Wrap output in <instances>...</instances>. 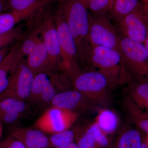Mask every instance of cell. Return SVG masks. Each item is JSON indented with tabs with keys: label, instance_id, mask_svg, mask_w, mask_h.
Listing matches in <instances>:
<instances>
[{
	"label": "cell",
	"instance_id": "cell-1",
	"mask_svg": "<svg viewBox=\"0 0 148 148\" xmlns=\"http://www.w3.org/2000/svg\"><path fill=\"white\" fill-rule=\"evenodd\" d=\"M77 50L79 60L89 64L91 53L89 43V13L82 0H59Z\"/></svg>",
	"mask_w": 148,
	"mask_h": 148
},
{
	"label": "cell",
	"instance_id": "cell-2",
	"mask_svg": "<svg viewBox=\"0 0 148 148\" xmlns=\"http://www.w3.org/2000/svg\"><path fill=\"white\" fill-rule=\"evenodd\" d=\"M89 64L106 77L109 88L112 89L123 82L125 78L130 80L128 78L131 77L125 72L127 71L118 51L102 46L92 47Z\"/></svg>",
	"mask_w": 148,
	"mask_h": 148
},
{
	"label": "cell",
	"instance_id": "cell-3",
	"mask_svg": "<svg viewBox=\"0 0 148 148\" xmlns=\"http://www.w3.org/2000/svg\"><path fill=\"white\" fill-rule=\"evenodd\" d=\"M53 17L59 36L61 66L69 75L74 78L79 72L77 50L63 11L59 5Z\"/></svg>",
	"mask_w": 148,
	"mask_h": 148
},
{
	"label": "cell",
	"instance_id": "cell-4",
	"mask_svg": "<svg viewBox=\"0 0 148 148\" xmlns=\"http://www.w3.org/2000/svg\"><path fill=\"white\" fill-rule=\"evenodd\" d=\"M75 90L82 93L94 106H106L109 102L108 84L98 71L79 73L73 78Z\"/></svg>",
	"mask_w": 148,
	"mask_h": 148
},
{
	"label": "cell",
	"instance_id": "cell-5",
	"mask_svg": "<svg viewBox=\"0 0 148 148\" xmlns=\"http://www.w3.org/2000/svg\"><path fill=\"white\" fill-rule=\"evenodd\" d=\"M89 43L91 48L102 46L120 51L121 38L107 14L92 15L89 13Z\"/></svg>",
	"mask_w": 148,
	"mask_h": 148
},
{
	"label": "cell",
	"instance_id": "cell-6",
	"mask_svg": "<svg viewBox=\"0 0 148 148\" xmlns=\"http://www.w3.org/2000/svg\"><path fill=\"white\" fill-rule=\"evenodd\" d=\"M120 51L130 74L148 79V53L145 44L121 36Z\"/></svg>",
	"mask_w": 148,
	"mask_h": 148
},
{
	"label": "cell",
	"instance_id": "cell-7",
	"mask_svg": "<svg viewBox=\"0 0 148 148\" xmlns=\"http://www.w3.org/2000/svg\"><path fill=\"white\" fill-rule=\"evenodd\" d=\"M78 117L76 112L52 106L36 120L34 127L44 133L53 135L70 129Z\"/></svg>",
	"mask_w": 148,
	"mask_h": 148
},
{
	"label": "cell",
	"instance_id": "cell-8",
	"mask_svg": "<svg viewBox=\"0 0 148 148\" xmlns=\"http://www.w3.org/2000/svg\"><path fill=\"white\" fill-rule=\"evenodd\" d=\"M117 23L122 36L145 43L148 36V24L144 3Z\"/></svg>",
	"mask_w": 148,
	"mask_h": 148
},
{
	"label": "cell",
	"instance_id": "cell-9",
	"mask_svg": "<svg viewBox=\"0 0 148 148\" xmlns=\"http://www.w3.org/2000/svg\"><path fill=\"white\" fill-rule=\"evenodd\" d=\"M46 5L43 7L42 23L37 30L42 36L43 42L48 54L50 69H52L61 59L60 41L54 17L50 11L45 10Z\"/></svg>",
	"mask_w": 148,
	"mask_h": 148
},
{
	"label": "cell",
	"instance_id": "cell-10",
	"mask_svg": "<svg viewBox=\"0 0 148 148\" xmlns=\"http://www.w3.org/2000/svg\"><path fill=\"white\" fill-rule=\"evenodd\" d=\"M35 75L22 61L14 74L8 87L0 95V99L12 98L21 101L29 97Z\"/></svg>",
	"mask_w": 148,
	"mask_h": 148
},
{
	"label": "cell",
	"instance_id": "cell-11",
	"mask_svg": "<svg viewBox=\"0 0 148 148\" xmlns=\"http://www.w3.org/2000/svg\"><path fill=\"white\" fill-rule=\"evenodd\" d=\"M56 90L46 73L35 75L31 92L27 101L38 106L51 104L56 94Z\"/></svg>",
	"mask_w": 148,
	"mask_h": 148
},
{
	"label": "cell",
	"instance_id": "cell-12",
	"mask_svg": "<svg viewBox=\"0 0 148 148\" xmlns=\"http://www.w3.org/2000/svg\"><path fill=\"white\" fill-rule=\"evenodd\" d=\"M51 104L77 113L90 110L94 106L82 93L75 89L56 93Z\"/></svg>",
	"mask_w": 148,
	"mask_h": 148
},
{
	"label": "cell",
	"instance_id": "cell-13",
	"mask_svg": "<svg viewBox=\"0 0 148 148\" xmlns=\"http://www.w3.org/2000/svg\"><path fill=\"white\" fill-rule=\"evenodd\" d=\"M21 44L13 45L0 64V95L8 87L23 56Z\"/></svg>",
	"mask_w": 148,
	"mask_h": 148
},
{
	"label": "cell",
	"instance_id": "cell-14",
	"mask_svg": "<svg viewBox=\"0 0 148 148\" xmlns=\"http://www.w3.org/2000/svg\"><path fill=\"white\" fill-rule=\"evenodd\" d=\"M10 136L21 142L27 148L51 147L49 139L45 133L37 128H19L13 130Z\"/></svg>",
	"mask_w": 148,
	"mask_h": 148
},
{
	"label": "cell",
	"instance_id": "cell-15",
	"mask_svg": "<svg viewBox=\"0 0 148 148\" xmlns=\"http://www.w3.org/2000/svg\"><path fill=\"white\" fill-rule=\"evenodd\" d=\"M27 109L24 101L12 98L0 99V122L10 124L19 118Z\"/></svg>",
	"mask_w": 148,
	"mask_h": 148
},
{
	"label": "cell",
	"instance_id": "cell-16",
	"mask_svg": "<svg viewBox=\"0 0 148 148\" xmlns=\"http://www.w3.org/2000/svg\"><path fill=\"white\" fill-rule=\"evenodd\" d=\"M27 56L26 65L35 75L46 73L48 69H50L47 51L40 38L35 49Z\"/></svg>",
	"mask_w": 148,
	"mask_h": 148
},
{
	"label": "cell",
	"instance_id": "cell-17",
	"mask_svg": "<svg viewBox=\"0 0 148 148\" xmlns=\"http://www.w3.org/2000/svg\"><path fill=\"white\" fill-rule=\"evenodd\" d=\"M128 91L129 98L140 108L148 112V79L130 82Z\"/></svg>",
	"mask_w": 148,
	"mask_h": 148
},
{
	"label": "cell",
	"instance_id": "cell-18",
	"mask_svg": "<svg viewBox=\"0 0 148 148\" xmlns=\"http://www.w3.org/2000/svg\"><path fill=\"white\" fill-rule=\"evenodd\" d=\"M125 113L139 129L148 135V112L144 111L127 97L123 102Z\"/></svg>",
	"mask_w": 148,
	"mask_h": 148
},
{
	"label": "cell",
	"instance_id": "cell-19",
	"mask_svg": "<svg viewBox=\"0 0 148 148\" xmlns=\"http://www.w3.org/2000/svg\"><path fill=\"white\" fill-rule=\"evenodd\" d=\"M143 141L140 132L133 128H126L119 134L113 148H142Z\"/></svg>",
	"mask_w": 148,
	"mask_h": 148
},
{
	"label": "cell",
	"instance_id": "cell-20",
	"mask_svg": "<svg viewBox=\"0 0 148 148\" xmlns=\"http://www.w3.org/2000/svg\"><path fill=\"white\" fill-rule=\"evenodd\" d=\"M143 3L140 0H114L110 12L111 17L118 22L138 8Z\"/></svg>",
	"mask_w": 148,
	"mask_h": 148
},
{
	"label": "cell",
	"instance_id": "cell-21",
	"mask_svg": "<svg viewBox=\"0 0 148 148\" xmlns=\"http://www.w3.org/2000/svg\"><path fill=\"white\" fill-rule=\"evenodd\" d=\"M99 127L108 135L115 131L119 124V119L114 112L107 109H101L95 121Z\"/></svg>",
	"mask_w": 148,
	"mask_h": 148
},
{
	"label": "cell",
	"instance_id": "cell-22",
	"mask_svg": "<svg viewBox=\"0 0 148 148\" xmlns=\"http://www.w3.org/2000/svg\"><path fill=\"white\" fill-rule=\"evenodd\" d=\"M88 10L94 15L108 14L113 4L112 0H82Z\"/></svg>",
	"mask_w": 148,
	"mask_h": 148
},
{
	"label": "cell",
	"instance_id": "cell-23",
	"mask_svg": "<svg viewBox=\"0 0 148 148\" xmlns=\"http://www.w3.org/2000/svg\"><path fill=\"white\" fill-rule=\"evenodd\" d=\"M75 137V131L69 129L53 134L49 139L51 147L60 148L66 144L73 142Z\"/></svg>",
	"mask_w": 148,
	"mask_h": 148
},
{
	"label": "cell",
	"instance_id": "cell-24",
	"mask_svg": "<svg viewBox=\"0 0 148 148\" xmlns=\"http://www.w3.org/2000/svg\"><path fill=\"white\" fill-rule=\"evenodd\" d=\"M84 130L100 145L105 148L109 147L110 141L107 134L100 128L96 122L91 123Z\"/></svg>",
	"mask_w": 148,
	"mask_h": 148
},
{
	"label": "cell",
	"instance_id": "cell-25",
	"mask_svg": "<svg viewBox=\"0 0 148 148\" xmlns=\"http://www.w3.org/2000/svg\"><path fill=\"white\" fill-rule=\"evenodd\" d=\"M77 145L79 148H105L100 145L84 130L75 131Z\"/></svg>",
	"mask_w": 148,
	"mask_h": 148
},
{
	"label": "cell",
	"instance_id": "cell-26",
	"mask_svg": "<svg viewBox=\"0 0 148 148\" xmlns=\"http://www.w3.org/2000/svg\"><path fill=\"white\" fill-rule=\"evenodd\" d=\"M20 21L16 14L11 12L0 14V34L14 29L16 23Z\"/></svg>",
	"mask_w": 148,
	"mask_h": 148
},
{
	"label": "cell",
	"instance_id": "cell-27",
	"mask_svg": "<svg viewBox=\"0 0 148 148\" xmlns=\"http://www.w3.org/2000/svg\"><path fill=\"white\" fill-rule=\"evenodd\" d=\"M38 30L29 36L25 40L21 46L22 55L28 56L32 53L36 47L40 38Z\"/></svg>",
	"mask_w": 148,
	"mask_h": 148
},
{
	"label": "cell",
	"instance_id": "cell-28",
	"mask_svg": "<svg viewBox=\"0 0 148 148\" xmlns=\"http://www.w3.org/2000/svg\"><path fill=\"white\" fill-rule=\"evenodd\" d=\"M20 34L21 30L18 28H14L8 32L0 34V50L8 46L17 39Z\"/></svg>",
	"mask_w": 148,
	"mask_h": 148
},
{
	"label": "cell",
	"instance_id": "cell-29",
	"mask_svg": "<svg viewBox=\"0 0 148 148\" xmlns=\"http://www.w3.org/2000/svg\"><path fill=\"white\" fill-rule=\"evenodd\" d=\"M0 148H27L20 141L10 136L0 142Z\"/></svg>",
	"mask_w": 148,
	"mask_h": 148
},
{
	"label": "cell",
	"instance_id": "cell-30",
	"mask_svg": "<svg viewBox=\"0 0 148 148\" xmlns=\"http://www.w3.org/2000/svg\"><path fill=\"white\" fill-rule=\"evenodd\" d=\"M12 46H7L3 48L0 50V64L2 62L4 58L10 50Z\"/></svg>",
	"mask_w": 148,
	"mask_h": 148
},
{
	"label": "cell",
	"instance_id": "cell-31",
	"mask_svg": "<svg viewBox=\"0 0 148 148\" xmlns=\"http://www.w3.org/2000/svg\"><path fill=\"white\" fill-rule=\"evenodd\" d=\"M8 9L7 0H0V14Z\"/></svg>",
	"mask_w": 148,
	"mask_h": 148
},
{
	"label": "cell",
	"instance_id": "cell-32",
	"mask_svg": "<svg viewBox=\"0 0 148 148\" xmlns=\"http://www.w3.org/2000/svg\"><path fill=\"white\" fill-rule=\"evenodd\" d=\"M60 148H79L78 146L77 145L76 143H75L74 142L69 143V144H66L63 147H61Z\"/></svg>",
	"mask_w": 148,
	"mask_h": 148
},
{
	"label": "cell",
	"instance_id": "cell-33",
	"mask_svg": "<svg viewBox=\"0 0 148 148\" xmlns=\"http://www.w3.org/2000/svg\"><path fill=\"white\" fill-rule=\"evenodd\" d=\"M144 8H145V12L146 17L147 20L148 24V3H144Z\"/></svg>",
	"mask_w": 148,
	"mask_h": 148
},
{
	"label": "cell",
	"instance_id": "cell-34",
	"mask_svg": "<svg viewBox=\"0 0 148 148\" xmlns=\"http://www.w3.org/2000/svg\"><path fill=\"white\" fill-rule=\"evenodd\" d=\"M145 45L146 48H147V50L148 53V36L147 38V39H146L145 42Z\"/></svg>",
	"mask_w": 148,
	"mask_h": 148
},
{
	"label": "cell",
	"instance_id": "cell-35",
	"mask_svg": "<svg viewBox=\"0 0 148 148\" xmlns=\"http://www.w3.org/2000/svg\"><path fill=\"white\" fill-rule=\"evenodd\" d=\"M3 128L1 122H0V138H1L2 134Z\"/></svg>",
	"mask_w": 148,
	"mask_h": 148
},
{
	"label": "cell",
	"instance_id": "cell-36",
	"mask_svg": "<svg viewBox=\"0 0 148 148\" xmlns=\"http://www.w3.org/2000/svg\"><path fill=\"white\" fill-rule=\"evenodd\" d=\"M142 148H148V146L145 142H143V145H142Z\"/></svg>",
	"mask_w": 148,
	"mask_h": 148
},
{
	"label": "cell",
	"instance_id": "cell-37",
	"mask_svg": "<svg viewBox=\"0 0 148 148\" xmlns=\"http://www.w3.org/2000/svg\"><path fill=\"white\" fill-rule=\"evenodd\" d=\"M145 142V143L146 144H147V146L148 147V135H147V136Z\"/></svg>",
	"mask_w": 148,
	"mask_h": 148
},
{
	"label": "cell",
	"instance_id": "cell-38",
	"mask_svg": "<svg viewBox=\"0 0 148 148\" xmlns=\"http://www.w3.org/2000/svg\"><path fill=\"white\" fill-rule=\"evenodd\" d=\"M141 1L144 3H148V0H141Z\"/></svg>",
	"mask_w": 148,
	"mask_h": 148
},
{
	"label": "cell",
	"instance_id": "cell-39",
	"mask_svg": "<svg viewBox=\"0 0 148 148\" xmlns=\"http://www.w3.org/2000/svg\"><path fill=\"white\" fill-rule=\"evenodd\" d=\"M112 1L114 3V0H112Z\"/></svg>",
	"mask_w": 148,
	"mask_h": 148
}]
</instances>
